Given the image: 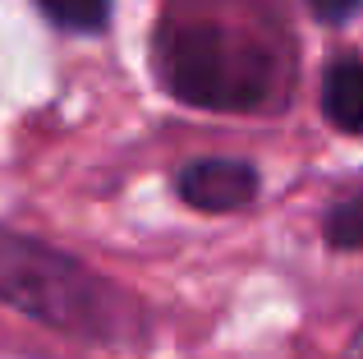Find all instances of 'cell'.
I'll return each instance as SVG.
<instances>
[{"label":"cell","instance_id":"1","mask_svg":"<svg viewBox=\"0 0 363 359\" xmlns=\"http://www.w3.org/2000/svg\"><path fill=\"white\" fill-rule=\"evenodd\" d=\"M0 304L65 336L129 346L143 336V309L74 253L0 226Z\"/></svg>","mask_w":363,"mask_h":359},{"label":"cell","instance_id":"2","mask_svg":"<svg viewBox=\"0 0 363 359\" xmlns=\"http://www.w3.org/2000/svg\"><path fill=\"white\" fill-rule=\"evenodd\" d=\"M152 55L161 88L203 111H257L281 88L276 46L235 18H166Z\"/></svg>","mask_w":363,"mask_h":359},{"label":"cell","instance_id":"3","mask_svg":"<svg viewBox=\"0 0 363 359\" xmlns=\"http://www.w3.org/2000/svg\"><path fill=\"white\" fill-rule=\"evenodd\" d=\"M175 189L198 212H240L257 198V166L240 157H203L175 175Z\"/></svg>","mask_w":363,"mask_h":359},{"label":"cell","instance_id":"4","mask_svg":"<svg viewBox=\"0 0 363 359\" xmlns=\"http://www.w3.org/2000/svg\"><path fill=\"white\" fill-rule=\"evenodd\" d=\"M322 111L336 129L363 134V60H336L322 83Z\"/></svg>","mask_w":363,"mask_h":359},{"label":"cell","instance_id":"5","mask_svg":"<svg viewBox=\"0 0 363 359\" xmlns=\"http://www.w3.org/2000/svg\"><path fill=\"white\" fill-rule=\"evenodd\" d=\"M37 5L46 9V18L74 28V33H97L111 18V0H37Z\"/></svg>","mask_w":363,"mask_h":359},{"label":"cell","instance_id":"6","mask_svg":"<svg viewBox=\"0 0 363 359\" xmlns=\"http://www.w3.org/2000/svg\"><path fill=\"white\" fill-rule=\"evenodd\" d=\"M327 240H331V249H363V189L331 207Z\"/></svg>","mask_w":363,"mask_h":359},{"label":"cell","instance_id":"7","mask_svg":"<svg viewBox=\"0 0 363 359\" xmlns=\"http://www.w3.org/2000/svg\"><path fill=\"white\" fill-rule=\"evenodd\" d=\"M308 9L322 18V23H345L363 9V0H308Z\"/></svg>","mask_w":363,"mask_h":359}]
</instances>
